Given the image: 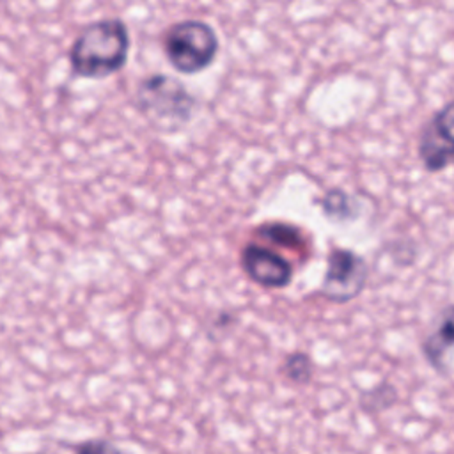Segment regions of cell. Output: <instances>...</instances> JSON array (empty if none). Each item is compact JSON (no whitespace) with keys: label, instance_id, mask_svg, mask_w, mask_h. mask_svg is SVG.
<instances>
[{"label":"cell","instance_id":"cell-1","mask_svg":"<svg viewBox=\"0 0 454 454\" xmlns=\"http://www.w3.org/2000/svg\"><path fill=\"white\" fill-rule=\"evenodd\" d=\"M129 30L121 18H101L85 25L71 43L67 59L80 78L101 80L121 71L129 55Z\"/></svg>","mask_w":454,"mask_h":454},{"label":"cell","instance_id":"cell-6","mask_svg":"<svg viewBox=\"0 0 454 454\" xmlns=\"http://www.w3.org/2000/svg\"><path fill=\"white\" fill-rule=\"evenodd\" d=\"M247 277L261 287L282 289L293 280V266L280 254L259 243H247L239 257Z\"/></svg>","mask_w":454,"mask_h":454},{"label":"cell","instance_id":"cell-3","mask_svg":"<svg viewBox=\"0 0 454 454\" xmlns=\"http://www.w3.org/2000/svg\"><path fill=\"white\" fill-rule=\"evenodd\" d=\"M135 105L158 126H181L192 119L195 98L174 76L156 73L138 83Z\"/></svg>","mask_w":454,"mask_h":454},{"label":"cell","instance_id":"cell-10","mask_svg":"<svg viewBox=\"0 0 454 454\" xmlns=\"http://www.w3.org/2000/svg\"><path fill=\"white\" fill-rule=\"evenodd\" d=\"M321 206L325 215L337 218V220H346L353 216V206H351V197L342 192L340 188H330L325 197L321 199Z\"/></svg>","mask_w":454,"mask_h":454},{"label":"cell","instance_id":"cell-2","mask_svg":"<svg viewBox=\"0 0 454 454\" xmlns=\"http://www.w3.org/2000/svg\"><path fill=\"white\" fill-rule=\"evenodd\" d=\"M161 46L177 73L197 74L216 59L220 39L209 23L190 18L172 23L161 37Z\"/></svg>","mask_w":454,"mask_h":454},{"label":"cell","instance_id":"cell-9","mask_svg":"<svg viewBox=\"0 0 454 454\" xmlns=\"http://www.w3.org/2000/svg\"><path fill=\"white\" fill-rule=\"evenodd\" d=\"M395 399H397L395 388L388 383H380L378 387L362 394L360 406L367 413H378V411L392 406L395 403Z\"/></svg>","mask_w":454,"mask_h":454},{"label":"cell","instance_id":"cell-7","mask_svg":"<svg viewBox=\"0 0 454 454\" xmlns=\"http://www.w3.org/2000/svg\"><path fill=\"white\" fill-rule=\"evenodd\" d=\"M450 348H454V305L440 314L436 330L424 340V355L436 371H443V358Z\"/></svg>","mask_w":454,"mask_h":454},{"label":"cell","instance_id":"cell-12","mask_svg":"<svg viewBox=\"0 0 454 454\" xmlns=\"http://www.w3.org/2000/svg\"><path fill=\"white\" fill-rule=\"evenodd\" d=\"M76 454H124L106 442H87L78 445Z\"/></svg>","mask_w":454,"mask_h":454},{"label":"cell","instance_id":"cell-5","mask_svg":"<svg viewBox=\"0 0 454 454\" xmlns=\"http://www.w3.org/2000/svg\"><path fill=\"white\" fill-rule=\"evenodd\" d=\"M417 151L429 172H440L454 165V99L445 103L424 124Z\"/></svg>","mask_w":454,"mask_h":454},{"label":"cell","instance_id":"cell-4","mask_svg":"<svg viewBox=\"0 0 454 454\" xmlns=\"http://www.w3.org/2000/svg\"><path fill=\"white\" fill-rule=\"evenodd\" d=\"M369 278L367 261L348 248H333L326 257V271L319 294L332 303H348L365 287Z\"/></svg>","mask_w":454,"mask_h":454},{"label":"cell","instance_id":"cell-8","mask_svg":"<svg viewBox=\"0 0 454 454\" xmlns=\"http://www.w3.org/2000/svg\"><path fill=\"white\" fill-rule=\"evenodd\" d=\"M312 360L307 353L303 351H294L286 356L282 364V372L284 376L298 385H305L312 378Z\"/></svg>","mask_w":454,"mask_h":454},{"label":"cell","instance_id":"cell-11","mask_svg":"<svg viewBox=\"0 0 454 454\" xmlns=\"http://www.w3.org/2000/svg\"><path fill=\"white\" fill-rule=\"evenodd\" d=\"M261 234L266 238H271L275 243L282 245H298L300 243V232L293 225H268L261 229Z\"/></svg>","mask_w":454,"mask_h":454}]
</instances>
